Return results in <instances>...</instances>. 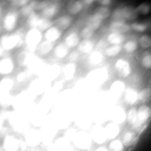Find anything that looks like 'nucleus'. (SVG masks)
I'll return each mask as SVG.
<instances>
[{
	"instance_id": "nucleus-56",
	"label": "nucleus",
	"mask_w": 151,
	"mask_h": 151,
	"mask_svg": "<svg viewBox=\"0 0 151 151\" xmlns=\"http://www.w3.org/2000/svg\"><path fill=\"white\" fill-rule=\"evenodd\" d=\"M94 2V1L93 0H85V1H83L82 2L83 4H84L87 5H91Z\"/></svg>"
},
{
	"instance_id": "nucleus-8",
	"label": "nucleus",
	"mask_w": 151,
	"mask_h": 151,
	"mask_svg": "<svg viewBox=\"0 0 151 151\" xmlns=\"http://www.w3.org/2000/svg\"><path fill=\"white\" fill-rule=\"evenodd\" d=\"M70 145L66 138L58 139L50 147L49 151H70Z\"/></svg>"
},
{
	"instance_id": "nucleus-49",
	"label": "nucleus",
	"mask_w": 151,
	"mask_h": 151,
	"mask_svg": "<svg viewBox=\"0 0 151 151\" xmlns=\"http://www.w3.org/2000/svg\"><path fill=\"white\" fill-rule=\"evenodd\" d=\"M94 30L86 26L81 30V35L84 39H90L94 35Z\"/></svg>"
},
{
	"instance_id": "nucleus-11",
	"label": "nucleus",
	"mask_w": 151,
	"mask_h": 151,
	"mask_svg": "<svg viewBox=\"0 0 151 151\" xmlns=\"http://www.w3.org/2000/svg\"><path fill=\"white\" fill-rule=\"evenodd\" d=\"M94 119L95 122L100 125L105 123L109 119L108 110L97 108L94 113Z\"/></svg>"
},
{
	"instance_id": "nucleus-20",
	"label": "nucleus",
	"mask_w": 151,
	"mask_h": 151,
	"mask_svg": "<svg viewBox=\"0 0 151 151\" xmlns=\"http://www.w3.org/2000/svg\"><path fill=\"white\" fill-rule=\"evenodd\" d=\"M52 23L50 19L45 18L38 17L36 22L34 28L40 31H47L52 27Z\"/></svg>"
},
{
	"instance_id": "nucleus-39",
	"label": "nucleus",
	"mask_w": 151,
	"mask_h": 151,
	"mask_svg": "<svg viewBox=\"0 0 151 151\" xmlns=\"http://www.w3.org/2000/svg\"><path fill=\"white\" fill-rule=\"evenodd\" d=\"M135 138L134 133L132 131H128L125 133L123 136V144L127 147L131 146L134 141Z\"/></svg>"
},
{
	"instance_id": "nucleus-37",
	"label": "nucleus",
	"mask_w": 151,
	"mask_h": 151,
	"mask_svg": "<svg viewBox=\"0 0 151 151\" xmlns=\"http://www.w3.org/2000/svg\"><path fill=\"white\" fill-rule=\"evenodd\" d=\"M127 119L129 124L134 126L138 120V110L134 108L130 109L127 114Z\"/></svg>"
},
{
	"instance_id": "nucleus-36",
	"label": "nucleus",
	"mask_w": 151,
	"mask_h": 151,
	"mask_svg": "<svg viewBox=\"0 0 151 151\" xmlns=\"http://www.w3.org/2000/svg\"><path fill=\"white\" fill-rule=\"evenodd\" d=\"M138 99L143 103H146L151 100V89L149 87L144 88L138 93Z\"/></svg>"
},
{
	"instance_id": "nucleus-4",
	"label": "nucleus",
	"mask_w": 151,
	"mask_h": 151,
	"mask_svg": "<svg viewBox=\"0 0 151 151\" xmlns=\"http://www.w3.org/2000/svg\"><path fill=\"white\" fill-rule=\"evenodd\" d=\"M21 42V38L19 35L13 34L4 36L1 38V47L6 50L14 48Z\"/></svg>"
},
{
	"instance_id": "nucleus-23",
	"label": "nucleus",
	"mask_w": 151,
	"mask_h": 151,
	"mask_svg": "<svg viewBox=\"0 0 151 151\" xmlns=\"http://www.w3.org/2000/svg\"><path fill=\"white\" fill-rule=\"evenodd\" d=\"M124 99L128 104L133 105L138 99V93L134 89L128 88L126 89L124 93Z\"/></svg>"
},
{
	"instance_id": "nucleus-55",
	"label": "nucleus",
	"mask_w": 151,
	"mask_h": 151,
	"mask_svg": "<svg viewBox=\"0 0 151 151\" xmlns=\"http://www.w3.org/2000/svg\"><path fill=\"white\" fill-rule=\"evenodd\" d=\"M28 77V74L25 72H23L20 74L18 76V80L19 81H22L24 80L27 77Z\"/></svg>"
},
{
	"instance_id": "nucleus-44",
	"label": "nucleus",
	"mask_w": 151,
	"mask_h": 151,
	"mask_svg": "<svg viewBox=\"0 0 151 151\" xmlns=\"http://www.w3.org/2000/svg\"><path fill=\"white\" fill-rule=\"evenodd\" d=\"M136 9L138 14L144 15L150 13L151 10V6L147 3H142L139 5Z\"/></svg>"
},
{
	"instance_id": "nucleus-28",
	"label": "nucleus",
	"mask_w": 151,
	"mask_h": 151,
	"mask_svg": "<svg viewBox=\"0 0 151 151\" xmlns=\"http://www.w3.org/2000/svg\"><path fill=\"white\" fill-rule=\"evenodd\" d=\"M80 42L79 37L75 32L69 34L65 40V44L68 48H73L78 46Z\"/></svg>"
},
{
	"instance_id": "nucleus-27",
	"label": "nucleus",
	"mask_w": 151,
	"mask_h": 151,
	"mask_svg": "<svg viewBox=\"0 0 151 151\" xmlns=\"http://www.w3.org/2000/svg\"><path fill=\"white\" fill-rule=\"evenodd\" d=\"M102 20L95 14H93L87 19L86 21L87 26L96 30L100 28L102 22Z\"/></svg>"
},
{
	"instance_id": "nucleus-10",
	"label": "nucleus",
	"mask_w": 151,
	"mask_h": 151,
	"mask_svg": "<svg viewBox=\"0 0 151 151\" xmlns=\"http://www.w3.org/2000/svg\"><path fill=\"white\" fill-rule=\"evenodd\" d=\"M125 90V85L124 83L120 81H116L113 82L111 87V97L115 100L121 97Z\"/></svg>"
},
{
	"instance_id": "nucleus-51",
	"label": "nucleus",
	"mask_w": 151,
	"mask_h": 151,
	"mask_svg": "<svg viewBox=\"0 0 151 151\" xmlns=\"http://www.w3.org/2000/svg\"><path fill=\"white\" fill-rule=\"evenodd\" d=\"M77 132H76V131L74 129L68 130L66 132V134H65V136H66V138H65L68 140H73Z\"/></svg>"
},
{
	"instance_id": "nucleus-50",
	"label": "nucleus",
	"mask_w": 151,
	"mask_h": 151,
	"mask_svg": "<svg viewBox=\"0 0 151 151\" xmlns=\"http://www.w3.org/2000/svg\"><path fill=\"white\" fill-rule=\"evenodd\" d=\"M142 64L143 67L145 68H151V54L146 55L143 58Z\"/></svg>"
},
{
	"instance_id": "nucleus-30",
	"label": "nucleus",
	"mask_w": 151,
	"mask_h": 151,
	"mask_svg": "<svg viewBox=\"0 0 151 151\" xmlns=\"http://www.w3.org/2000/svg\"><path fill=\"white\" fill-rule=\"evenodd\" d=\"M72 19L68 16H63L60 17L55 21L57 26L61 29H65L68 28L71 24Z\"/></svg>"
},
{
	"instance_id": "nucleus-54",
	"label": "nucleus",
	"mask_w": 151,
	"mask_h": 151,
	"mask_svg": "<svg viewBox=\"0 0 151 151\" xmlns=\"http://www.w3.org/2000/svg\"><path fill=\"white\" fill-rule=\"evenodd\" d=\"M97 2L101 6L108 7V6L112 4V1L111 0H99L97 1Z\"/></svg>"
},
{
	"instance_id": "nucleus-26",
	"label": "nucleus",
	"mask_w": 151,
	"mask_h": 151,
	"mask_svg": "<svg viewBox=\"0 0 151 151\" xmlns=\"http://www.w3.org/2000/svg\"><path fill=\"white\" fill-rule=\"evenodd\" d=\"M125 36L123 34L118 32H112L108 36V41L113 45H120L125 40Z\"/></svg>"
},
{
	"instance_id": "nucleus-58",
	"label": "nucleus",
	"mask_w": 151,
	"mask_h": 151,
	"mask_svg": "<svg viewBox=\"0 0 151 151\" xmlns=\"http://www.w3.org/2000/svg\"><path fill=\"white\" fill-rule=\"evenodd\" d=\"M41 151L39 150H33V151Z\"/></svg>"
},
{
	"instance_id": "nucleus-14",
	"label": "nucleus",
	"mask_w": 151,
	"mask_h": 151,
	"mask_svg": "<svg viewBox=\"0 0 151 151\" xmlns=\"http://www.w3.org/2000/svg\"><path fill=\"white\" fill-rule=\"evenodd\" d=\"M90 77L91 81L94 84H101L106 80L107 74L103 69H98L92 72Z\"/></svg>"
},
{
	"instance_id": "nucleus-13",
	"label": "nucleus",
	"mask_w": 151,
	"mask_h": 151,
	"mask_svg": "<svg viewBox=\"0 0 151 151\" xmlns=\"http://www.w3.org/2000/svg\"><path fill=\"white\" fill-rule=\"evenodd\" d=\"M105 134L107 139L112 140L116 138L120 132V128L118 124L111 122L105 127Z\"/></svg>"
},
{
	"instance_id": "nucleus-41",
	"label": "nucleus",
	"mask_w": 151,
	"mask_h": 151,
	"mask_svg": "<svg viewBox=\"0 0 151 151\" xmlns=\"http://www.w3.org/2000/svg\"><path fill=\"white\" fill-rule=\"evenodd\" d=\"M75 72V66L74 63H70L67 64L64 68L63 73L66 79H69L73 77Z\"/></svg>"
},
{
	"instance_id": "nucleus-19",
	"label": "nucleus",
	"mask_w": 151,
	"mask_h": 151,
	"mask_svg": "<svg viewBox=\"0 0 151 151\" xmlns=\"http://www.w3.org/2000/svg\"><path fill=\"white\" fill-rule=\"evenodd\" d=\"M122 11L126 20H134L139 15L136 9L131 6H125L122 8Z\"/></svg>"
},
{
	"instance_id": "nucleus-32",
	"label": "nucleus",
	"mask_w": 151,
	"mask_h": 151,
	"mask_svg": "<svg viewBox=\"0 0 151 151\" xmlns=\"http://www.w3.org/2000/svg\"><path fill=\"white\" fill-rule=\"evenodd\" d=\"M78 47V50L82 53H89L93 48L94 44L90 39H84L80 42Z\"/></svg>"
},
{
	"instance_id": "nucleus-3",
	"label": "nucleus",
	"mask_w": 151,
	"mask_h": 151,
	"mask_svg": "<svg viewBox=\"0 0 151 151\" xmlns=\"http://www.w3.org/2000/svg\"><path fill=\"white\" fill-rule=\"evenodd\" d=\"M92 140L91 134L81 131L77 132L73 141L76 146L78 148L84 150L89 148L91 146Z\"/></svg>"
},
{
	"instance_id": "nucleus-34",
	"label": "nucleus",
	"mask_w": 151,
	"mask_h": 151,
	"mask_svg": "<svg viewBox=\"0 0 151 151\" xmlns=\"http://www.w3.org/2000/svg\"><path fill=\"white\" fill-rule=\"evenodd\" d=\"M68 47L65 43H60L55 47L54 50V54L57 57L62 58L67 55Z\"/></svg>"
},
{
	"instance_id": "nucleus-33",
	"label": "nucleus",
	"mask_w": 151,
	"mask_h": 151,
	"mask_svg": "<svg viewBox=\"0 0 151 151\" xmlns=\"http://www.w3.org/2000/svg\"><path fill=\"white\" fill-rule=\"evenodd\" d=\"M103 55L99 51L93 52L89 57V61L92 65H97L101 64L104 60Z\"/></svg>"
},
{
	"instance_id": "nucleus-35",
	"label": "nucleus",
	"mask_w": 151,
	"mask_h": 151,
	"mask_svg": "<svg viewBox=\"0 0 151 151\" xmlns=\"http://www.w3.org/2000/svg\"><path fill=\"white\" fill-rule=\"evenodd\" d=\"M94 14L97 15L102 20L107 18L111 14L110 9L108 7L103 6L97 8L94 11Z\"/></svg>"
},
{
	"instance_id": "nucleus-40",
	"label": "nucleus",
	"mask_w": 151,
	"mask_h": 151,
	"mask_svg": "<svg viewBox=\"0 0 151 151\" xmlns=\"http://www.w3.org/2000/svg\"><path fill=\"white\" fill-rule=\"evenodd\" d=\"M113 22H126V19L122 12V8H117L113 11L111 14Z\"/></svg>"
},
{
	"instance_id": "nucleus-21",
	"label": "nucleus",
	"mask_w": 151,
	"mask_h": 151,
	"mask_svg": "<svg viewBox=\"0 0 151 151\" xmlns=\"http://www.w3.org/2000/svg\"><path fill=\"white\" fill-rule=\"evenodd\" d=\"M59 72V67L57 65H52L45 67L42 73L45 78L50 80L57 77Z\"/></svg>"
},
{
	"instance_id": "nucleus-24",
	"label": "nucleus",
	"mask_w": 151,
	"mask_h": 151,
	"mask_svg": "<svg viewBox=\"0 0 151 151\" xmlns=\"http://www.w3.org/2000/svg\"><path fill=\"white\" fill-rule=\"evenodd\" d=\"M13 68V63L10 58H4L1 60L0 63V72L1 74H9L12 71Z\"/></svg>"
},
{
	"instance_id": "nucleus-18",
	"label": "nucleus",
	"mask_w": 151,
	"mask_h": 151,
	"mask_svg": "<svg viewBox=\"0 0 151 151\" xmlns=\"http://www.w3.org/2000/svg\"><path fill=\"white\" fill-rule=\"evenodd\" d=\"M61 35L60 29L57 27H52L46 31L45 34L46 40L52 42L58 40Z\"/></svg>"
},
{
	"instance_id": "nucleus-57",
	"label": "nucleus",
	"mask_w": 151,
	"mask_h": 151,
	"mask_svg": "<svg viewBox=\"0 0 151 151\" xmlns=\"http://www.w3.org/2000/svg\"><path fill=\"white\" fill-rule=\"evenodd\" d=\"M95 151H109L108 150V149L104 147H100L98 148Z\"/></svg>"
},
{
	"instance_id": "nucleus-46",
	"label": "nucleus",
	"mask_w": 151,
	"mask_h": 151,
	"mask_svg": "<svg viewBox=\"0 0 151 151\" xmlns=\"http://www.w3.org/2000/svg\"><path fill=\"white\" fill-rule=\"evenodd\" d=\"M131 29L135 31L139 32H143L147 29L148 26L144 23L134 22L131 25Z\"/></svg>"
},
{
	"instance_id": "nucleus-43",
	"label": "nucleus",
	"mask_w": 151,
	"mask_h": 151,
	"mask_svg": "<svg viewBox=\"0 0 151 151\" xmlns=\"http://www.w3.org/2000/svg\"><path fill=\"white\" fill-rule=\"evenodd\" d=\"M124 145L119 140H114L109 145L110 151H124Z\"/></svg>"
},
{
	"instance_id": "nucleus-2",
	"label": "nucleus",
	"mask_w": 151,
	"mask_h": 151,
	"mask_svg": "<svg viewBox=\"0 0 151 151\" xmlns=\"http://www.w3.org/2000/svg\"><path fill=\"white\" fill-rule=\"evenodd\" d=\"M108 116L112 122L118 125L123 124L127 119L125 110L119 106H113L110 108L108 110Z\"/></svg>"
},
{
	"instance_id": "nucleus-6",
	"label": "nucleus",
	"mask_w": 151,
	"mask_h": 151,
	"mask_svg": "<svg viewBox=\"0 0 151 151\" xmlns=\"http://www.w3.org/2000/svg\"><path fill=\"white\" fill-rule=\"evenodd\" d=\"M25 139L27 145L31 147H35L40 143L42 136L37 130L31 129L26 133Z\"/></svg>"
},
{
	"instance_id": "nucleus-16",
	"label": "nucleus",
	"mask_w": 151,
	"mask_h": 151,
	"mask_svg": "<svg viewBox=\"0 0 151 151\" xmlns=\"http://www.w3.org/2000/svg\"><path fill=\"white\" fill-rule=\"evenodd\" d=\"M59 6L57 3H51L47 6L42 10V16L45 18L50 19L59 10Z\"/></svg>"
},
{
	"instance_id": "nucleus-25",
	"label": "nucleus",
	"mask_w": 151,
	"mask_h": 151,
	"mask_svg": "<svg viewBox=\"0 0 151 151\" xmlns=\"http://www.w3.org/2000/svg\"><path fill=\"white\" fill-rule=\"evenodd\" d=\"M151 109L149 106L143 105L138 110V118L139 121L145 123L151 115Z\"/></svg>"
},
{
	"instance_id": "nucleus-17",
	"label": "nucleus",
	"mask_w": 151,
	"mask_h": 151,
	"mask_svg": "<svg viewBox=\"0 0 151 151\" xmlns=\"http://www.w3.org/2000/svg\"><path fill=\"white\" fill-rule=\"evenodd\" d=\"M10 123L12 127L17 130H22L24 129L26 122L24 119L19 114H14L10 118Z\"/></svg>"
},
{
	"instance_id": "nucleus-9",
	"label": "nucleus",
	"mask_w": 151,
	"mask_h": 151,
	"mask_svg": "<svg viewBox=\"0 0 151 151\" xmlns=\"http://www.w3.org/2000/svg\"><path fill=\"white\" fill-rule=\"evenodd\" d=\"M17 21V15L14 12H10L5 17L3 25L6 30L10 31L16 27Z\"/></svg>"
},
{
	"instance_id": "nucleus-45",
	"label": "nucleus",
	"mask_w": 151,
	"mask_h": 151,
	"mask_svg": "<svg viewBox=\"0 0 151 151\" xmlns=\"http://www.w3.org/2000/svg\"><path fill=\"white\" fill-rule=\"evenodd\" d=\"M122 50V47L120 45H113L106 49L105 53L108 56L114 57L119 54Z\"/></svg>"
},
{
	"instance_id": "nucleus-31",
	"label": "nucleus",
	"mask_w": 151,
	"mask_h": 151,
	"mask_svg": "<svg viewBox=\"0 0 151 151\" xmlns=\"http://www.w3.org/2000/svg\"><path fill=\"white\" fill-rule=\"evenodd\" d=\"M83 7V3L80 1H70L68 6V10L72 14H76L81 12Z\"/></svg>"
},
{
	"instance_id": "nucleus-42",
	"label": "nucleus",
	"mask_w": 151,
	"mask_h": 151,
	"mask_svg": "<svg viewBox=\"0 0 151 151\" xmlns=\"http://www.w3.org/2000/svg\"><path fill=\"white\" fill-rule=\"evenodd\" d=\"M38 2L36 1H31L30 3H28L26 5L23 7L22 9V12L24 15H28L29 16L32 13L34 9L36 8Z\"/></svg>"
},
{
	"instance_id": "nucleus-15",
	"label": "nucleus",
	"mask_w": 151,
	"mask_h": 151,
	"mask_svg": "<svg viewBox=\"0 0 151 151\" xmlns=\"http://www.w3.org/2000/svg\"><path fill=\"white\" fill-rule=\"evenodd\" d=\"M4 147L6 151H17L19 143L17 139L12 136H7L4 142Z\"/></svg>"
},
{
	"instance_id": "nucleus-47",
	"label": "nucleus",
	"mask_w": 151,
	"mask_h": 151,
	"mask_svg": "<svg viewBox=\"0 0 151 151\" xmlns=\"http://www.w3.org/2000/svg\"><path fill=\"white\" fill-rule=\"evenodd\" d=\"M139 44L143 48H148L151 46V38L150 36L143 35L140 38Z\"/></svg>"
},
{
	"instance_id": "nucleus-12",
	"label": "nucleus",
	"mask_w": 151,
	"mask_h": 151,
	"mask_svg": "<svg viewBox=\"0 0 151 151\" xmlns=\"http://www.w3.org/2000/svg\"><path fill=\"white\" fill-rule=\"evenodd\" d=\"M110 29L112 32L123 34L129 32L131 26L126 23V22H113L110 25Z\"/></svg>"
},
{
	"instance_id": "nucleus-5",
	"label": "nucleus",
	"mask_w": 151,
	"mask_h": 151,
	"mask_svg": "<svg viewBox=\"0 0 151 151\" xmlns=\"http://www.w3.org/2000/svg\"><path fill=\"white\" fill-rule=\"evenodd\" d=\"M115 67L119 75L122 78L129 76L132 71L130 63L125 59L118 60L115 63Z\"/></svg>"
},
{
	"instance_id": "nucleus-53",
	"label": "nucleus",
	"mask_w": 151,
	"mask_h": 151,
	"mask_svg": "<svg viewBox=\"0 0 151 151\" xmlns=\"http://www.w3.org/2000/svg\"><path fill=\"white\" fill-rule=\"evenodd\" d=\"M79 56V54L77 51H73L70 53L68 56L69 60L70 61H74L77 59Z\"/></svg>"
},
{
	"instance_id": "nucleus-7",
	"label": "nucleus",
	"mask_w": 151,
	"mask_h": 151,
	"mask_svg": "<svg viewBox=\"0 0 151 151\" xmlns=\"http://www.w3.org/2000/svg\"><path fill=\"white\" fill-rule=\"evenodd\" d=\"M91 135L92 140L98 144H103L108 139L105 134V128L99 125L93 128Z\"/></svg>"
},
{
	"instance_id": "nucleus-1",
	"label": "nucleus",
	"mask_w": 151,
	"mask_h": 151,
	"mask_svg": "<svg viewBox=\"0 0 151 151\" xmlns=\"http://www.w3.org/2000/svg\"><path fill=\"white\" fill-rule=\"evenodd\" d=\"M42 39L40 31L37 29H31L27 35V45L31 51H35L40 45Z\"/></svg>"
},
{
	"instance_id": "nucleus-38",
	"label": "nucleus",
	"mask_w": 151,
	"mask_h": 151,
	"mask_svg": "<svg viewBox=\"0 0 151 151\" xmlns=\"http://www.w3.org/2000/svg\"><path fill=\"white\" fill-rule=\"evenodd\" d=\"M13 85V82L10 78L3 79L1 82V91L2 93H7Z\"/></svg>"
},
{
	"instance_id": "nucleus-22",
	"label": "nucleus",
	"mask_w": 151,
	"mask_h": 151,
	"mask_svg": "<svg viewBox=\"0 0 151 151\" xmlns=\"http://www.w3.org/2000/svg\"><path fill=\"white\" fill-rule=\"evenodd\" d=\"M49 86V81L46 79H37L32 82L31 88L36 92H41L47 89Z\"/></svg>"
},
{
	"instance_id": "nucleus-52",
	"label": "nucleus",
	"mask_w": 151,
	"mask_h": 151,
	"mask_svg": "<svg viewBox=\"0 0 151 151\" xmlns=\"http://www.w3.org/2000/svg\"><path fill=\"white\" fill-rule=\"evenodd\" d=\"M29 1H25V0H17V1H12V2L14 5L16 6H20L24 7L28 3L30 2Z\"/></svg>"
},
{
	"instance_id": "nucleus-29",
	"label": "nucleus",
	"mask_w": 151,
	"mask_h": 151,
	"mask_svg": "<svg viewBox=\"0 0 151 151\" xmlns=\"http://www.w3.org/2000/svg\"><path fill=\"white\" fill-rule=\"evenodd\" d=\"M54 46V42L45 40L41 42L38 47L39 53L42 55H44L48 54Z\"/></svg>"
},
{
	"instance_id": "nucleus-48",
	"label": "nucleus",
	"mask_w": 151,
	"mask_h": 151,
	"mask_svg": "<svg viewBox=\"0 0 151 151\" xmlns=\"http://www.w3.org/2000/svg\"><path fill=\"white\" fill-rule=\"evenodd\" d=\"M137 43L134 40L127 42L124 45V48L126 51L129 53H133L137 48Z\"/></svg>"
}]
</instances>
